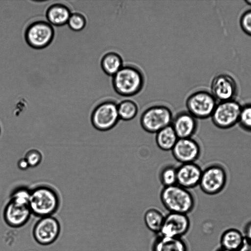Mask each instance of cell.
I'll return each mask as SVG.
<instances>
[{"label": "cell", "mask_w": 251, "mask_h": 251, "mask_svg": "<svg viewBox=\"0 0 251 251\" xmlns=\"http://www.w3.org/2000/svg\"><path fill=\"white\" fill-rule=\"evenodd\" d=\"M117 106L118 104L112 100L104 101L97 105L91 116L94 128L100 131L113 128L120 120Z\"/></svg>", "instance_id": "5b68a950"}, {"label": "cell", "mask_w": 251, "mask_h": 251, "mask_svg": "<svg viewBox=\"0 0 251 251\" xmlns=\"http://www.w3.org/2000/svg\"><path fill=\"white\" fill-rule=\"evenodd\" d=\"M159 180L164 187H169L177 184L176 167L172 165H166L160 171Z\"/></svg>", "instance_id": "cb8c5ba5"}, {"label": "cell", "mask_w": 251, "mask_h": 251, "mask_svg": "<svg viewBox=\"0 0 251 251\" xmlns=\"http://www.w3.org/2000/svg\"><path fill=\"white\" fill-rule=\"evenodd\" d=\"M171 125L178 138H192L197 130L198 122L188 111H181L173 117Z\"/></svg>", "instance_id": "2e32d148"}, {"label": "cell", "mask_w": 251, "mask_h": 251, "mask_svg": "<svg viewBox=\"0 0 251 251\" xmlns=\"http://www.w3.org/2000/svg\"><path fill=\"white\" fill-rule=\"evenodd\" d=\"M27 161L29 167H35L38 166L42 160L41 152L37 149H30L27 151L24 157Z\"/></svg>", "instance_id": "83f0119b"}, {"label": "cell", "mask_w": 251, "mask_h": 251, "mask_svg": "<svg viewBox=\"0 0 251 251\" xmlns=\"http://www.w3.org/2000/svg\"><path fill=\"white\" fill-rule=\"evenodd\" d=\"M211 93L205 91L193 93L187 98L186 106L187 111L196 119H206L211 117L217 104Z\"/></svg>", "instance_id": "8992f818"}, {"label": "cell", "mask_w": 251, "mask_h": 251, "mask_svg": "<svg viewBox=\"0 0 251 251\" xmlns=\"http://www.w3.org/2000/svg\"><path fill=\"white\" fill-rule=\"evenodd\" d=\"M173 116L171 109L164 105H154L142 114L140 123L142 128L150 133H156L171 125Z\"/></svg>", "instance_id": "277c9868"}, {"label": "cell", "mask_w": 251, "mask_h": 251, "mask_svg": "<svg viewBox=\"0 0 251 251\" xmlns=\"http://www.w3.org/2000/svg\"><path fill=\"white\" fill-rule=\"evenodd\" d=\"M0 132H1V129H0Z\"/></svg>", "instance_id": "e575fe53"}, {"label": "cell", "mask_w": 251, "mask_h": 251, "mask_svg": "<svg viewBox=\"0 0 251 251\" xmlns=\"http://www.w3.org/2000/svg\"><path fill=\"white\" fill-rule=\"evenodd\" d=\"M32 214L29 205L9 200L3 211L5 223L12 227H20L29 220Z\"/></svg>", "instance_id": "5bb4252c"}, {"label": "cell", "mask_w": 251, "mask_h": 251, "mask_svg": "<svg viewBox=\"0 0 251 251\" xmlns=\"http://www.w3.org/2000/svg\"><path fill=\"white\" fill-rule=\"evenodd\" d=\"M67 24L69 27L73 31H80L85 27L86 20L82 14L74 13L71 14Z\"/></svg>", "instance_id": "4316f807"}, {"label": "cell", "mask_w": 251, "mask_h": 251, "mask_svg": "<svg viewBox=\"0 0 251 251\" xmlns=\"http://www.w3.org/2000/svg\"><path fill=\"white\" fill-rule=\"evenodd\" d=\"M164 218L165 216L160 210L153 208L147 210L144 216L147 227L154 232H160Z\"/></svg>", "instance_id": "7402d4cb"}, {"label": "cell", "mask_w": 251, "mask_h": 251, "mask_svg": "<svg viewBox=\"0 0 251 251\" xmlns=\"http://www.w3.org/2000/svg\"><path fill=\"white\" fill-rule=\"evenodd\" d=\"M227 182V174L219 164H212L202 170L199 186L201 191L209 195L221 192Z\"/></svg>", "instance_id": "ba28073f"}, {"label": "cell", "mask_w": 251, "mask_h": 251, "mask_svg": "<svg viewBox=\"0 0 251 251\" xmlns=\"http://www.w3.org/2000/svg\"><path fill=\"white\" fill-rule=\"evenodd\" d=\"M59 204V197L51 187L39 185L31 190L29 207L34 216L40 218L51 216Z\"/></svg>", "instance_id": "6da1fadb"}, {"label": "cell", "mask_w": 251, "mask_h": 251, "mask_svg": "<svg viewBox=\"0 0 251 251\" xmlns=\"http://www.w3.org/2000/svg\"><path fill=\"white\" fill-rule=\"evenodd\" d=\"M71 15L69 8L60 3L51 5L46 12V17L49 23L58 26L67 24Z\"/></svg>", "instance_id": "e0dca14e"}, {"label": "cell", "mask_w": 251, "mask_h": 251, "mask_svg": "<svg viewBox=\"0 0 251 251\" xmlns=\"http://www.w3.org/2000/svg\"><path fill=\"white\" fill-rule=\"evenodd\" d=\"M160 198L163 205L170 212L187 214L195 204V198L190 191L177 184L163 187Z\"/></svg>", "instance_id": "7a4b0ae2"}, {"label": "cell", "mask_w": 251, "mask_h": 251, "mask_svg": "<svg viewBox=\"0 0 251 251\" xmlns=\"http://www.w3.org/2000/svg\"><path fill=\"white\" fill-rule=\"evenodd\" d=\"M242 106L234 100L217 103L211 116L213 124L218 128L226 129L238 124Z\"/></svg>", "instance_id": "52a82bcc"}, {"label": "cell", "mask_w": 251, "mask_h": 251, "mask_svg": "<svg viewBox=\"0 0 251 251\" xmlns=\"http://www.w3.org/2000/svg\"><path fill=\"white\" fill-rule=\"evenodd\" d=\"M152 251H187V248L180 238L161 235L155 241Z\"/></svg>", "instance_id": "ac0fdd59"}, {"label": "cell", "mask_w": 251, "mask_h": 251, "mask_svg": "<svg viewBox=\"0 0 251 251\" xmlns=\"http://www.w3.org/2000/svg\"><path fill=\"white\" fill-rule=\"evenodd\" d=\"M155 142L158 147L164 151H172L178 138L171 125L155 133Z\"/></svg>", "instance_id": "ffe728a7"}, {"label": "cell", "mask_w": 251, "mask_h": 251, "mask_svg": "<svg viewBox=\"0 0 251 251\" xmlns=\"http://www.w3.org/2000/svg\"><path fill=\"white\" fill-rule=\"evenodd\" d=\"M112 77L114 90L124 97H131L137 94L144 84L142 73L133 66H123Z\"/></svg>", "instance_id": "3957f363"}, {"label": "cell", "mask_w": 251, "mask_h": 251, "mask_svg": "<svg viewBox=\"0 0 251 251\" xmlns=\"http://www.w3.org/2000/svg\"><path fill=\"white\" fill-rule=\"evenodd\" d=\"M237 91V86L235 79L227 74L217 75L211 84V93L220 102L233 100Z\"/></svg>", "instance_id": "7c38bea8"}, {"label": "cell", "mask_w": 251, "mask_h": 251, "mask_svg": "<svg viewBox=\"0 0 251 251\" xmlns=\"http://www.w3.org/2000/svg\"><path fill=\"white\" fill-rule=\"evenodd\" d=\"M54 35L51 25L44 21H37L30 24L25 33L27 44L35 49H42L48 46Z\"/></svg>", "instance_id": "9c48e42d"}, {"label": "cell", "mask_w": 251, "mask_h": 251, "mask_svg": "<svg viewBox=\"0 0 251 251\" xmlns=\"http://www.w3.org/2000/svg\"><path fill=\"white\" fill-rule=\"evenodd\" d=\"M30 191L31 190L25 186L18 187L11 193L10 200L29 205Z\"/></svg>", "instance_id": "d4e9b609"}, {"label": "cell", "mask_w": 251, "mask_h": 251, "mask_svg": "<svg viewBox=\"0 0 251 251\" xmlns=\"http://www.w3.org/2000/svg\"><path fill=\"white\" fill-rule=\"evenodd\" d=\"M60 226L54 217L48 216L40 218L35 225L33 235L35 241L41 245L46 246L53 243L58 238Z\"/></svg>", "instance_id": "30bf717a"}, {"label": "cell", "mask_w": 251, "mask_h": 251, "mask_svg": "<svg viewBox=\"0 0 251 251\" xmlns=\"http://www.w3.org/2000/svg\"><path fill=\"white\" fill-rule=\"evenodd\" d=\"M117 107L120 120L124 121H131L137 115L138 106L131 100H123L118 104Z\"/></svg>", "instance_id": "603a6c76"}, {"label": "cell", "mask_w": 251, "mask_h": 251, "mask_svg": "<svg viewBox=\"0 0 251 251\" xmlns=\"http://www.w3.org/2000/svg\"><path fill=\"white\" fill-rule=\"evenodd\" d=\"M216 251H229V250L225 249L221 247L220 249H218Z\"/></svg>", "instance_id": "d6a6232c"}, {"label": "cell", "mask_w": 251, "mask_h": 251, "mask_svg": "<svg viewBox=\"0 0 251 251\" xmlns=\"http://www.w3.org/2000/svg\"><path fill=\"white\" fill-rule=\"evenodd\" d=\"M238 124L242 129L251 132V103L242 106Z\"/></svg>", "instance_id": "484cf974"}, {"label": "cell", "mask_w": 251, "mask_h": 251, "mask_svg": "<svg viewBox=\"0 0 251 251\" xmlns=\"http://www.w3.org/2000/svg\"><path fill=\"white\" fill-rule=\"evenodd\" d=\"M245 2L247 3V4L251 5V0H245Z\"/></svg>", "instance_id": "836d02e7"}, {"label": "cell", "mask_w": 251, "mask_h": 251, "mask_svg": "<svg viewBox=\"0 0 251 251\" xmlns=\"http://www.w3.org/2000/svg\"><path fill=\"white\" fill-rule=\"evenodd\" d=\"M189 227L190 221L186 214L170 212L165 217L160 232L162 236L180 238Z\"/></svg>", "instance_id": "4fadbf2b"}, {"label": "cell", "mask_w": 251, "mask_h": 251, "mask_svg": "<svg viewBox=\"0 0 251 251\" xmlns=\"http://www.w3.org/2000/svg\"><path fill=\"white\" fill-rule=\"evenodd\" d=\"M171 151L174 158L180 164L195 162L201 152L199 143L192 138H178Z\"/></svg>", "instance_id": "8fae6325"}, {"label": "cell", "mask_w": 251, "mask_h": 251, "mask_svg": "<svg viewBox=\"0 0 251 251\" xmlns=\"http://www.w3.org/2000/svg\"><path fill=\"white\" fill-rule=\"evenodd\" d=\"M238 251H251V241L245 240L244 244Z\"/></svg>", "instance_id": "1f68e13d"}, {"label": "cell", "mask_w": 251, "mask_h": 251, "mask_svg": "<svg viewBox=\"0 0 251 251\" xmlns=\"http://www.w3.org/2000/svg\"><path fill=\"white\" fill-rule=\"evenodd\" d=\"M243 234L245 240L251 241V221L249 222L245 225Z\"/></svg>", "instance_id": "f546056e"}, {"label": "cell", "mask_w": 251, "mask_h": 251, "mask_svg": "<svg viewBox=\"0 0 251 251\" xmlns=\"http://www.w3.org/2000/svg\"><path fill=\"white\" fill-rule=\"evenodd\" d=\"M123 59L115 52H109L102 57L100 65L103 71L110 76H114L123 66Z\"/></svg>", "instance_id": "44dd1931"}, {"label": "cell", "mask_w": 251, "mask_h": 251, "mask_svg": "<svg viewBox=\"0 0 251 251\" xmlns=\"http://www.w3.org/2000/svg\"><path fill=\"white\" fill-rule=\"evenodd\" d=\"M18 167L22 170H25L29 168V166L24 157L21 158L18 161Z\"/></svg>", "instance_id": "4dcf8cb0"}, {"label": "cell", "mask_w": 251, "mask_h": 251, "mask_svg": "<svg viewBox=\"0 0 251 251\" xmlns=\"http://www.w3.org/2000/svg\"><path fill=\"white\" fill-rule=\"evenodd\" d=\"M240 25L242 30L251 36V10L243 13L240 19Z\"/></svg>", "instance_id": "f1b7e54d"}, {"label": "cell", "mask_w": 251, "mask_h": 251, "mask_svg": "<svg viewBox=\"0 0 251 251\" xmlns=\"http://www.w3.org/2000/svg\"><path fill=\"white\" fill-rule=\"evenodd\" d=\"M176 171L177 185L188 190L199 185L202 170L195 162L181 164Z\"/></svg>", "instance_id": "9a60e30c"}, {"label": "cell", "mask_w": 251, "mask_h": 251, "mask_svg": "<svg viewBox=\"0 0 251 251\" xmlns=\"http://www.w3.org/2000/svg\"><path fill=\"white\" fill-rule=\"evenodd\" d=\"M245 241L243 233L234 228L226 230L221 237V247L231 251H238Z\"/></svg>", "instance_id": "d6986e66"}]
</instances>
